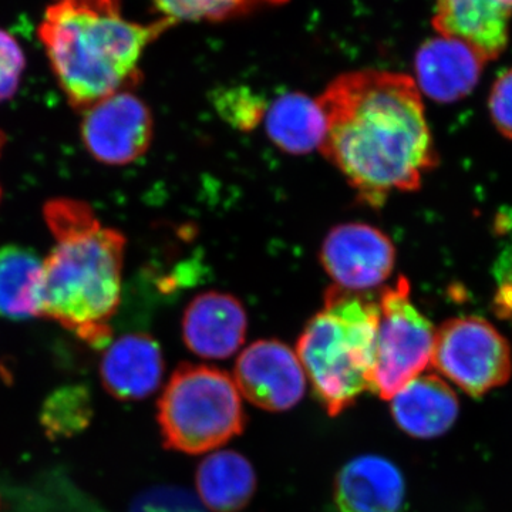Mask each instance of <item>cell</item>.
<instances>
[{
	"label": "cell",
	"mask_w": 512,
	"mask_h": 512,
	"mask_svg": "<svg viewBox=\"0 0 512 512\" xmlns=\"http://www.w3.org/2000/svg\"><path fill=\"white\" fill-rule=\"evenodd\" d=\"M325 116L323 156L363 204L384 205L396 191H417L437 164L419 87L384 70L340 74L318 97Z\"/></svg>",
	"instance_id": "obj_1"
},
{
	"label": "cell",
	"mask_w": 512,
	"mask_h": 512,
	"mask_svg": "<svg viewBox=\"0 0 512 512\" xmlns=\"http://www.w3.org/2000/svg\"><path fill=\"white\" fill-rule=\"evenodd\" d=\"M45 217L55 245L43 262L40 316L103 348L120 306L126 238L103 227L84 202H47Z\"/></svg>",
	"instance_id": "obj_2"
},
{
	"label": "cell",
	"mask_w": 512,
	"mask_h": 512,
	"mask_svg": "<svg viewBox=\"0 0 512 512\" xmlns=\"http://www.w3.org/2000/svg\"><path fill=\"white\" fill-rule=\"evenodd\" d=\"M173 25L165 18L151 25L131 22L121 0H53L39 37L67 100L86 110L136 84L144 50Z\"/></svg>",
	"instance_id": "obj_3"
},
{
	"label": "cell",
	"mask_w": 512,
	"mask_h": 512,
	"mask_svg": "<svg viewBox=\"0 0 512 512\" xmlns=\"http://www.w3.org/2000/svg\"><path fill=\"white\" fill-rule=\"evenodd\" d=\"M379 316V301L333 285L299 336L296 355L329 416L348 410L363 393H376Z\"/></svg>",
	"instance_id": "obj_4"
},
{
	"label": "cell",
	"mask_w": 512,
	"mask_h": 512,
	"mask_svg": "<svg viewBox=\"0 0 512 512\" xmlns=\"http://www.w3.org/2000/svg\"><path fill=\"white\" fill-rule=\"evenodd\" d=\"M157 407L164 446L178 453L217 450L247 424L237 384L217 367L178 366Z\"/></svg>",
	"instance_id": "obj_5"
},
{
	"label": "cell",
	"mask_w": 512,
	"mask_h": 512,
	"mask_svg": "<svg viewBox=\"0 0 512 512\" xmlns=\"http://www.w3.org/2000/svg\"><path fill=\"white\" fill-rule=\"evenodd\" d=\"M376 340V394L392 400L426 370L433 355L436 330L412 301V288L399 278L379 298Z\"/></svg>",
	"instance_id": "obj_6"
},
{
	"label": "cell",
	"mask_w": 512,
	"mask_h": 512,
	"mask_svg": "<svg viewBox=\"0 0 512 512\" xmlns=\"http://www.w3.org/2000/svg\"><path fill=\"white\" fill-rule=\"evenodd\" d=\"M431 365L464 393L480 397L510 380V343L488 320L453 318L436 330Z\"/></svg>",
	"instance_id": "obj_7"
},
{
	"label": "cell",
	"mask_w": 512,
	"mask_h": 512,
	"mask_svg": "<svg viewBox=\"0 0 512 512\" xmlns=\"http://www.w3.org/2000/svg\"><path fill=\"white\" fill-rule=\"evenodd\" d=\"M153 128L146 103L124 90L84 110L82 140L100 163L126 165L146 154Z\"/></svg>",
	"instance_id": "obj_8"
},
{
	"label": "cell",
	"mask_w": 512,
	"mask_h": 512,
	"mask_svg": "<svg viewBox=\"0 0 512 512\" xmlns=\"http://www.w3.org/2000/svg\"><path fill=\"white\" fill-rule=\"evenodd\" d=\"M320 262L333 285L350 292L367 293L392 275L396 248L380 229L350 222L326 235Z\"/></svg>",
	"instance_id": "obj_9"
},
{
	"label": "cell",
	"mask_w": 512,
	"mask_h": 512,
	"mask_svg": "<svg viewBox=\"0 0 512 512\" xmlns=\"http://www.w3.org/2000/svg\"><path fill=\"white\" fill-rule=\"evenodd\" d=\"M234 382L242 396L266 412H286L301 402L306 373L298 355L279 340H256L239 355Z\"/></svg>",
	"instance_id": "obj_10"
},
{
	"label": "cell",
	"mask_w": 512,
	"mask_h": 512,
	"mask_svg": "<svg viewBox=\"0 0 512 512\" xmlns=\"http://www.w3.org/2000/svg\"><path fill=\"white\" fill-rule=\"evenodd\" d=\"M247 329L244 306L228 293H201L184 312V343L204 359L221 360L235 355L244 345Z\"/></svg>",
	"instance_id": "obj_11"
},
{
	"label": "cell",
	"mask_w": 512,
	"mask_h": 512,
	"mask_svg": "<svg viewBox=\"0 0 512 512\" xmlns=\"http://www.w3.org/2000/svg\"><path fill=\"white\" fill-rule=\"evenodd\" d=\"M511 16L505 0H437L431 25L439 36L460 40L493 62L510 42Z\"/></svg>",
	"instance_id": "obj_12"
},
{
	"label": "cell",
	"mask_w": 512,
	"mask_h": 512,
	"mask_svg": "<svg viewBox=\"0 0 512 512\" xmlns=\"http://www.w3.org/2000/svg\"><path fill=\"white\" fill-rule=\"evenodd\" d=\"M485 60L466 43L437 36L421 45L414 59L417 87L437 103H454L476 89Z\"/></svg>",
	"instance_id": "obj_13"
},
{
	"label": "cell",
	"mask_w": 512,
	"mask_h": 512,
	"mask_svg": "<svg viewBox=\"0 0 512 512\" xmlns=\"http://www.w3.org/2000/svg\"><path fill=\"white\" fill-rule=\"evenodd\" d=\"M406 485L396 464L380 456L350 460L335 480V504L339 512H399Z\"/></svg>",
	"instance_id": "obj_14"
},
{
	"label": "cell",
	"mask_w": 512,
	"mask_h": 512,
	"mask_svg": "<svg viewBox=\"0 0 512 512\" xmlns=\"http://www.w3.org/2000/svg\"><path fill=\"white\" fill-rule=\"evenodd\" d=\"M100 370L111 396L120 400L146 399L163 379V353L150 335L130 333L107 345Z\"/></svg>",
	"instance_id": "obj_15"
},
{
	"label": "cell",
	"mask_w": 512,
	"mask_h": 512,
	"mask_svg": "<svg viewBox=\"0 0 512 512\" xmlns=\"http://www.w3.org/2000/svg\"><path fill=\"white\" fill-rule=\"evenodd\" d=\"M397 426L416 439H434L456 423L460 403L450 384L437 375H420L390 400Z\"/></svg>",
	"instance_id": "obj_16"
},
{
	"label": "cell",
	"mask_w": 512,
	"mask_h": 512,
	"mask_svg": "<svg viewBox=\"0 0 512 512\" xmlns=\"http://www.w3.org/2000/svg\"><path fill=\"white\" fill-rule=\"evenodd\" d=\"M195 484L198 498L208 510L235 512L254 497L256 474L252 464L237 451H217L201 461Z\"/></svg>",
	"instance_id": "obj_17"
},
{
	"label": "cell",
	"mask_w": 512,
	"mask_h": 512,
	"mask_svg": "<svg viewBox=\"0 0 512 512\" xmlns=\"http://www.w3.org/2000/svg\"><path fill=\"white\" fill-rule=\"evenodd\" d=\"M265 128L276 147L303 156L322 146L326 123L318 100L296 92L282 94L268 107Z\"/></svg>",
	"instance_id": "obj_18"
},
{
	"label": "cell",
	"mask_w": 512,
	"mask_h": 512,
	"mask_svg": "<svg viewBox=\"0 0 512 512\" xmlns=\"http://www.w3.org/2000/svg\"><path fill=\"white\" fill-rule=\"evenodd\" d=\"M43 262L29 249L0 248V316L29 319L40 316Z\"/></svg>",
	"instance_id": "obj_19"
},
{
	"label": "cell",
	"mask_w": 512,
	"mask_h": 512,
	"mask_svg": "<svg viewBox=\"0 0 512 512\" xmlns=\"http://www.w3.org/2000/svg\"><path fill=\"white\" fill-rule=\"evenodd\" d=\"M288 0H153L163 18L188 22H222L258 9L284 5Z\"/></svg>",
	"instance_id": "obj_20"
},
{
	"label": "cell",
	"mask_w": 512,
	"mask_h": 512,
	"mask_svg": "<svg viewBox=\"0 0 512 512\" xmlns=\"http://www.w3.org/2000/svg\"><path fill=\"white\" fill-rule=\"evenodd\" d=\"M214 106L229 126L242 131L259 126L268 110L265 100L245 87H231L215 93Z\"/></svg>",
	"instance_id": "obj_21"
},
{
	"label": "cell",
	"mask_w": 512,
	"mask_h": 512,
	"mask_svg": "<svg viewBox=\"0 0 512 512\" xmlns=\"http://www.w3.org/2000/svg\"><path fill=\"white\" fill-rule=\"evenodd\" d=\"M128 512H207L190 491L174 485H160L144 491Z\"/></svg>",
	"instance_id": "obj_22"
},
{
	"label": "cell",
	"mask_w": 512,
	"mask_h": 512,
	"mask_svg": "<svg viewBox=\"0 0 512 512\" xmlns=\"http://www.w3.org/2000/svg\"><path fill=\"white\" fill-rule=\"evenodd\" d=\"M25 69V55L15 37L0 30V103L10 99L18 90Z\"/></svg>",
	"instance_id": "obj_23"
},
{
	"label": "cell",
	"mask_w": 512,
	"mask_h": 512,
	"mask_svg": "<svg viewBox=\"0 0 512 512\" xmlns=\"http://www.w3.org/2000/svg\"><path fill=\"white\" fill-rule=\"evenodd\" d=\"M488 107L494 126L504 137L512 140V69L495 80Z\"/></svg>",
	"instance_id": "obj_24"
},
{
	"label": "cell",
	"mask_w": 512,
	"mask_h": 512,
	"mask_svg": "<svg viewBox=\"0 0 512 512\" xmlns=\"http://www.w3.org/2000/svg\"><path fill=\"white\" fill-rule=\"evenodd\" d=\"M70 392L64 394V396L52 402V406L57 407V409H62V412H56V410L47 409L46 412V420L49 426L55 427L56 430H67L70 427L79 426L80 421L82 420V412H79L82 409V400L79 399V396H70Z\"/></svg>",
	"instance_id": "obj_25"
},
{
	"label": "cell",
	"mask_w": 512,
	"mask_h": 512,
	"mask_svg": "<svg viewBox=\"0 0 512 512\" xmlns=\"http://www.w3.org/2000/svg\"><path fill=\"white\" fill-rule=\"evenodd\" d=\"M498 291L495 296V309L498 315L512 319V251L508 249L498 265Z\"/></svg>",
	"instance_id": "obj_26"
},
{
	"label": "cell",
	"mask_w": 512,
	"mask_h": 512,
	"mask_svg": "<svg viewBox=\"0 0 512 512\" xmlns=\"http://www.w3.org/2000/svg\"><path fill=\"white\" fill-rule=\"evenodd\" d=\"M3 144H5V136L0 133V151H2Z\"/></svg>",
	"instance_id": "obj_27"
},
{
	"label": "cell",
	"mask_w": 512,
	"mask_h": 512,
	"mask_svg": "<svg viewBox=\"0 0 512 512\" xmlns=\"http://www.w3.org/2000/svg\"><path fill=\"white\" fill-rule=\"evenodd\" d=\"M505 3L512 8V0H505Z\"/></svg>",
	"instance_id": "obj_28"
}]
</instances>
